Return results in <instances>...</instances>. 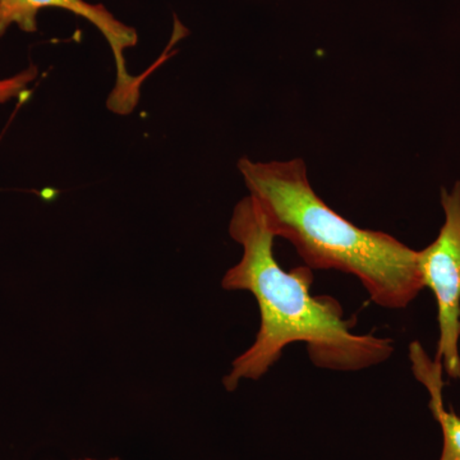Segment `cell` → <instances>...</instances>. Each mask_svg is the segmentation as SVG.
I'll return each instance as SVG.
<instances>
[{
    "instance_id": "obj_2",
    "label": "cell",
    "mask_w": 460,
    "mask_h": 460,
    "mask_svg": "<svg viewBox=\"0 0 460 460\" xmlns=\"http://www.w3.org/2000/svg\"><path fill=\"white\" fill-rule=\"evenodd\" d=\"M237 166L272 234L290 242L308 268L353 275L374 304L392 310L407 307L425 288L419 251L332 210L314 192L304 160L242 157Z\"/></svg>"
},
{
    "instance_id": "obj_3",
    "label": "cell",
    "mask_w": 460,
    "mask_h": 460,
    "mask_svg": "<svg viewBox=\"0 0 460 460\" xmlns=\"http://www.w3.org/2000/svg\"><path fill=\"white\" fill-rule=\"evenodd\" d=\"M444 226L438 238L419 252L423 284L438 302V343L435 359L450 378H460V181L441 189Z\"/></svg>"
},
{
    "instance_id": "obj_6",
    "label": "cell",
    "mask_w": 460,
    "mask_h": 460,
    "mask_svg": "<svg viewBox=\"0 0 460 460\" xmlns=\"http://www.w3.org/2000/svg\"><path fill=\"white\" fill-rule=\"evenodd\" d=\"M38 68L31 66L26 71L14 75V77L0 80V104L14 98H27L29 96L27 86L38 77Z\"/></svg>"
},
{
    "instance_id": "obj_7",
    "label": "cell",
    "mask_w": 460,
    "mask_h": 460,
    "mask_svg": "<svg viewBox=\"0 0 460 460\" xmlns=\"http://www.w3.org/2000/svg\"><path fill=\"white\" fill-rule=\"evenodd\" d=\"M75 460H122V459H119V458H107V459L83 458V459H75Z\"/></svg>"
},
{
    "instance_id": "obj_1",
    "label": "cell",
    "mask_w": 460,
    "mask_h": 460,
    "mask_svg": "<svg viewBox=\"0 0 460 460\" xmlns=\"http://www.w3.org/2000/svg\"><path fill=\"white\" fill-rule=\"evenodd\" d=\"M229 234L243 253L224 274L222 286L255 296L261 323L253 344L232 362L224 377L228 392L237 389L242 380H260L293 343L307 345L314 365L332 371H361L392 357V339L354 334V320H344L337 299L311 295L313 269H281L274 256L275 235L250 195L235 205Z\"/></svg>"
},
{
    "instance_id": "obj_4",
    "label": "cell",
    "mask_w": 460,
    "mask_h": 460,
    "mask_svg": "<svg viewBox=\"0 0 460 460\" xmlns=\"http://www.w3.org/2000/svg\"><path fill=\"white\" fill-rule=\"evenodd\" d=\"M45 8L65 9L83 17L104 36L113 53L117 74L108 98L109 111L120 115L131 114L140 102L145 80L165 62V58L160 57L142 75H129L124 53L137 45V31L117 20L104 5L93 4L86 0H0V38L12 25H17L25 32L38 31V14Z\"/></svg>"
},
{
    "instance_id": "obj_5",
    "label": "cell",
    "mask_w": 460,
    "mask_h": 460,
    "mask_svg": "<svg viewBox=\"0 0 460 460\" xmlns=\"http://www.w3.org/2000/svg\"><path fill=\"white\" fill-rule=\"evenodd\" d=\"M410 359L414 376L428 389L429 410L443 432V452L438 460H460V417L444 404L443 365L429 358L419 341L411 344Z\"/></svg>"
}]
</instances>
